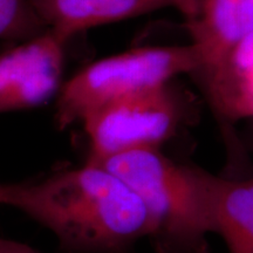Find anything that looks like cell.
Listing matches in <instances>:
<instances>
[{
	"mask_svg": "<svg viewBox=\"0 0 253 253\" xmlns=\"http://www.w3.org/2000/svg\"><path fill=\"white\" fill-rule=\"evenodd\" d=\"M1 205L48 230L61 253H131L148 238L147 209L121 177L97 163L2 183Z\"/></svg>",
	"mask_w": 253,
	"mask_h": 253,
	"instance_id": "cell-1",
	"label": "cell"
},
{
	"mask_svg": "<svg viewBox=\"0 0 253 253\" xmlns=\"http://www.w3.org/2000/svg\"><path fill=\"white\" fill-rule=\"evenodd\" d=\"M97 164L121 177L143 201L148 239L156 253H209L221 177L176 162L160 148L131 150Z\"/></svg>",
	"mask_w": 253,
	"mask_h": 253,
	"instance_id": "cell-2",
	"label": "cell"
},
{
	"mask_svg": "<svg viewBox=\"0 0 253 253\" xmlns=\"http://www.w3.org/2000/svg\"><path fill=\"white\" fill-rule=\"evenodd\" d=\"M199 66L191 43L141 47L101 59L62 84L56 101V125L67 128L103 104L169 84L179 74H195Z\"/></svg>",
	"mask_w": 253,
	"mask_h": 253,
	"instance_id": "cell-3",
	"label": "cell"
},
{
	"mask_svg": "<svg viewBox=\"0 0 253 253\" xmlns=\"http://www.w3.org/2000/svg\"><path fill=\"white\" fill-rule=\"evenodd\" d=\"M184 94L169 84L103 104L82 120L89 141L87 161L102 162L131 150L160 148L188 118Z\"/></svg>",
	"mask_w": 253,
	"mask_h": 253,
	"instance_id": "cell-4",
	"label": "cell"
},
{
	"mask_svg": "<svg viewBox=\"0 0 253 253\" xmlns=\"http://www.w3.org/2000/svg\"><path fill=\"white\" fill-rule=\"evenodd\" d=\"M66 43L46 30L0 54V114L37 108L59 95Z\"/></svg>",
	"mask_w": 253,
	"mask_h": 253,
	"instance_id": "cell-5",
	"label": "cell"
},
{
	"mask_svg": "<svg viewBox=\"0 0 253 253\" xmlns=\"http://www.w3.org/2000/svg\"><path fill=\"white\" fill-rule=\"evenodd\" d=\"M183 17L201 60L195 75L218 67L253 38V0H189Z\"/></svg>",
	"mask_w": 253,
	"mask_h": 253,
	"instance_id": "cell-6",
	"label": "cell"
},
{
	"mask_svg": "<svg viewBox=\"0 0 253 253\" xmlns=\"http://www.w3.org/2000/svg\"><path fill=\"white\" fill-rule=\"evenodd\" d=\"M46 30L67 41L88 28L140 17L162 8L183 14L189 0H30Z\"/></svg>",
	"mask_w": 253,
	"mask_h": 253,
	"instance_id": "cell-7",
	"label": "cell"
},
{
	"mask_svg": "<svg viewBox=\"0 0 253 253\" xmlns=\"http://www.w3.org/2000/svg\"><path fill=\"white\" fill-rule=\"evenodd\" d=\"M216 233L230 253H253V177H221Z\"/></svg>",
	"mask_w": 253,
	"mask_h": 253,
	"instance_id": "cell-8",
	"label": "cell"
},
{
	"mask_svg": "<svg viewBox=\"0 0 253 253\" xmlns=\"http://www.w3.org/2000/svg\"><path fill=\"white\" fill-rule=\"evenodd\" d=\"M45 31L30 0H0V39L23 42Z\"/></svg>",
	"mask_w": 253,
	"mask_h": 253,
	"instance_id": "cell-9",
	"label": "cell"
},
{
	"mask_svg": "<svg viewBox=\"0 0 253 253\" xmlns=\"http://www.w3.org/2000/svg\"><path fill=\"white\" fill-rule=\"evenodd\" d=\"M0 253H40L26 243L0 237Z\"/></svg>",
	"mask_w": 253,
	"mask_h": 253,
	"instance_id": "cell-10",
	"label": "cell"
},
{
	"mask_svg": "<svg viewBox=\"0 0 253 253\" xmlns=\"http://www.w3.org/2000/svg\"><path fill=\"white\" fill-rule=\"evenodd\" d=\"M250 143H251V147H252V150H253V128L251 132H250Z\"/></svg>",
	"mask_w": 253,
	"mask_h": 253,
	"instance_id": "cell-11",
	"label": "cell"
},
{
	"mask_svg": "<svg viewBox=\"0 0 253 253\" xmlns=\"http://www.w3.org/2000/svg\"><path fill=\"white\" fill-rule=\"evenodd\" d=\"M1 188H2V183L0 182V205H1Z\"/></svg>",
	"mask_w": 253,
	"mask_h": 253,
	"instance_id": "cell-12",
	"label": "cell"
}]
</instances>
